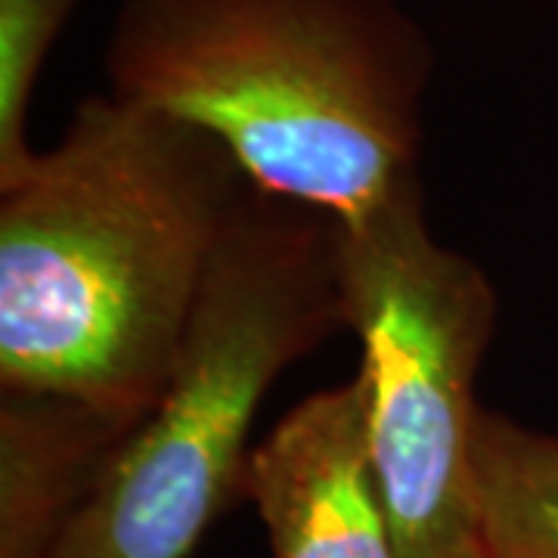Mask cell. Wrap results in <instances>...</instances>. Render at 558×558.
Listing matches in <instances>:
<instances>
[{
  "label": "cell",
  "instance_id": "cell-1",
  "mask_svg": "<svg viewBox=\"0 0 558 558\" xmlns=\"http://www.w3.org/2000/svg\"><path fill=\"white\" fill-rule=\"evenodd\" d=\"M255 183L199 124L119 97L0 190V388L149 416Z\"/></svg>",
  "mask_w": 558,
  "mask_h": 558
},
{
  "label": "cell",
  "instance_id": "cell-2",
  "mask_svg": "<svg viewBox=\"0 0 558 558\" xmlns=\"http://www.w3.org/2000/svg\"><path fill=\"white\" fill-rule=\"evenodd\" d=\"M435 50L398 0H124L112 97L199 124L274 196L354 220L418 178Z\"/></svg>",
  "mask_w": 558,
  "mask_h": 558
},
{
  "label": "cell",
  "instance_id": "cell-3",
  "mask_svg": "<svg viewBox=\"0 0 558 558\" xmlns=\"http://www.w3.org/2000/svg\"><path fill=\"white\" fill-rule=\"evenodd\" d=\"M348 329L339 218L252 190L223 233L156 410L53 558H186L240 494L248 428L282 369Z\"/></svg>",
  "mask_w": 558,
  "mask_h": 558
},
{
  "label": "cell",
  "instance_id": "cell-4",
  "mask_svg": "<svg viewBox=\"0 0 558 558\" xmlns=\"http://www.w3.org/2000/svg\"><path fill=\"white\" fill-rule=\"evenodd\" d=\"M348 329L369 391V450L398 558H487L475 487V400L497 323L478 264L440 245L418 178L339 220Z\"/></svg>",
  "mask_w": 558,
  "mask_h": 558
},
{
  "label": "cell",
  "instance_id": "cell-5",
  "mask_svg": "<svg viewBox=\"0 0 558 558\" xmlns=\"http://www.w3.org/2000/svg\"><path fill=\"white\" fill-rule=\"evenodd\" d=\"M240 497L255 502L274 558H398L360 373L301 400L248 450Z\"/></svg>",
  "mask_w": 558,
  "mask_h": 558
},
{
  "label": "cell",
  "instance_id": "cell-6",
  "mask_svg": "<svg viewBox=\"0 0 558 558\" xmlns=\"http://www.w3.org/2000/svg\"><path fill=\"white\" fill-rule=\"evenodd\" d=\"M143 422L69 395L0 388V558H53Z\"/></svg>",
  "mask_w": 558,
  "mask_h": 558
},
{
  "label": "cell",
  "instance_id": "cell-7",
  "mask_svg": "<svg viewBox=\"0 0 558 558\" xmlns=\"http://www.w3.org/2000/svg\"><path fill=\"white\" fill-rule=\"evenodd\" d=\"M475 487L487 558H558V438L481 410Z\"/></svg>",
  "mask_w": 558,
  "mask_h": 558
},
{
  "label": "cell",
  "instance_id": "cell-8",
  "mask_svg": "<svg viewBox=\"0 0 558 558\" xmlns=\"http://www.w3.org/2000/svg\"><path fill=\"white\" fill-rule=\"evenodd\" d=\"M78 0H0V190L25 178L35 149L25 134L44 60Z\"/></svg>",
  "mask_w": 558,
  "mask_h": 558
}]
</instances>
